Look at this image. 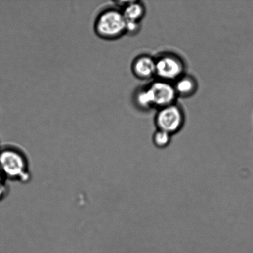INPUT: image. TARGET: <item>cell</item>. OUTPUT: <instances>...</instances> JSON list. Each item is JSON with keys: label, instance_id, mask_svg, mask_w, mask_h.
Wrapping results in <instances>:
<instances>
[{"label": "cell", "instance_id": "6da1fadb", "mask_svg": "<svg viewBox=\"0 0 253 253\" xmlns=\"http://www.w3.org/2000/svg\"><path fill=\"white\" fill-rule=\"evenodd\" d=\"M126 21L121 10L108 8L101 11L95 20V33L100 38L113 41L126 34Z\"/></svg>", "mask_w": 253, "mask_h": 253}, {"label": "cell", "instance_id": "7a4b0ae2", "mask_svg": "<svg viewBox=\"0 0 253 253\" xmlns=\"http://www.w3.org/2000/svg\"><path fill=\"white\" fill-rule=\"evenodd\" d=\"M156 60V76L160 80L172 83L184 75L185 64L177 54L165 53Z\"/></svg>", "mask_w": 253, "mask_h": 253}, {"label": "cell", "instance_id": "3957f363", "mask_svg": "<svg viewBox=\"0 0 253 253\" xmlns=\"http://www.w3.org/2000/svg\"><path fill=\"white\" fill-rule=\"evenodd\" d=\"M185 121L182 108L175 103L159 109L155 121L158 130L165 131L173 135L182 130Z\"/></svg>", "mask_w": 253, "mask_h": 253}, {"label": "cell", "instance_id": "277c9868", "mask_svg": "<svg viewBox=\"0 0 253 253\" xmlns=\"http://www.w3.org/2000/svg\"><path fill=\"white\" fill-rule=\"evenodd\" d=\"M0 169L5 178L21 177L26 169L24 156L14 148H0Z\"/></svg>", "mask_w": 253, "mask_h": 253}, {"label": "cell", "instance_id": "5b68a950", "mask_svg": "<svg viewBox=\"0 0 253 253\" xmlns=\"http://www.w3.org/2000/svg\"><path fill=\"white\" fill-rule=\"evenodd\" d=\"M146 86L154 108L159 110L175 103L178 96L173 83L157 79Z\"/></svg>", "mask_w": 253, "mask_h": 253}, {"label": "cell", "instance_id": "8992f818", "mask_svg": "<svg viewBox=\"0 0 253 253\" xmlns=\"http://www.w3.org/2000/svg\"><path fill=\"white\" fill-rule=\"evenodd\" d=\"M133 75L140 80H148L156 76V60L151 56L143 54L134 59L131 64Z\"/></svg>", "mask_w": 253, "mask_h": 253}, {"label": "cell", "instance_id": "52a82bcc", "mask_svg": "<svg viewBox=\"0 0 253 253\" xmlns=\"http://www.w3.org/2000/svg\"><path fill=\"white\" fill-rule=\"evenodd\" d=\"M178 97L188 98L193 96L198 90V83L193 76L185 74L173 84Z\"/></svg>", "mask_w": 253, "mask_h": 253}, {"label": "cell", "instance_id": "ba28073f", "mask_svg": "<svg viewBox=\"0 0 253 253\" xmlns=\"http://www.w3.org/2000/svg\"><path fill=\"white\" fill-rule=\"evenodd\" d=\"M121 10L126 21L141 22L145 16L146 9L141 2L126 1Z\"/></svg>", "mask_w": 253, "mask_h": 253}, {"label": "cell", "instance_id": "9c48e42d", "mask_svg": "<svg viewBox=\"0 0 253 253\" xmlns=\"http://www.w3.org/2000/svg\"><path fill=\"white\" fill-rule=\"evenodd\" d=\"M133 102L139 110L145 111L153 109V105L147 86L139 88L133 95Z\"/></svg>", "mask_w": 253, "mask_h": 253}, {"label": "cell", "instance_id": "30bf717a", "mask_svg": "<svg viewBox=\"0 0 253 253\" xmlns=\"http://www.w3.org/2000/svg\"><path fill=\"white\" fill-rule=\"evenodd\" d=\"M172 136L170 134L166 131L158 130L153 135V143L156 148L164 149L167 148L170 145Z\"/></svg>", "mask_w": 253, "mask_h": 253}, {"label": "cell", "instance_id": "8fae6325", "mask_svg": "<svg viewBox=\"0 0 253 253\" xmlns=\"http://www.w3.org/2000/svg\"><path fill=\"white\" fill-rule=\"evenodd\" d=\"M141 22L126 21V34L135 35L140 30Z\"/></svg>", "mask_w": 253, "mask_h": 253}, {"label": "cell", "instance_id": "7c38bea8", "mask_svg": "<svg viewBox=\"0 0 253 253\" xmlns=\"http://www.w3.org/2000/svg\"><path fill=\"white\" fill-rule=\"evenodd\" d=\"M4 179V175L2 174L1 169H0V186L3 185Z\"/></svg>", "mask_w": 253, "mask_h": 253}]
</instances>
